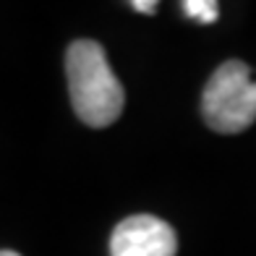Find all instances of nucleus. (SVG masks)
I'll return each mask as SVG.
<instances>
[{
	"label": "nucleus",
	"mask_w": 256,
	"mask_h": 256,
	"mask_svg": "<svg viewBox=\"0 0 256 256\" xmlns=\"http://www.w3.org/2000/svg\"><path fill=\"white\" fill-rule=\"evenodd\" d=\"M66 76L74 110L92 128L112 126L123 112V86L94 40H76L66 52Z\"/></svg>",
	"instance_id": "1"
},
{
	"label": "nucleus",
	"mask_w": 256,
	"mask_h": 256,
	"mask_svg": "<svg viewBox=\"0 0 256 256\" xmlns=\"http://www.w3.org/2000/svg\"><path fill=\"white\" fill-rule=\"evenodd\" d=\"M202 115L217 134H240L256 120V81L243 60H225L209 76Z\"/></svg>",
	"instance_id": "2"
},
{
	"label": "nucleus",
	"mask_w": 256,
	"mask_h": 256,
	"mask_svg": "<svg viewBox=\"0 0 256 256\" xmlns=\"http://www.w3.org/2000/svg\"><path fill=\"white\" fill-rule=\"evenodd\" d=\"M178 238L165 220L152 214L126 217L110 238V256H176Z\"/></svg>",
	"instance_id": "3"
},
{
	"label": "nucleus",
	"mask_w": 256,
	"mask_h": 256,
	"mask_svg": "<svg viewBox=\"0 0 256 256\" xmlns=\"http://www.w3.org/2000/svg\"><path fill=\"white\" fill-rule=\"evenodd\" d=\"M180 8L186 10V16L202 21V24H214L220 16V6L214 0H186Z\"/></svg>",
	"instance_id": "4"
},
{
	"label": "nucleus",
	"mask_w": 256,
	"mask_h": 256,
	"mask_svg": "<svg viewBox=\"0 0 256 256\" xmlns=\"http://www.w3.org/2000/svg\"><path fill=\"white\" fill-rule=\"evenodd\" d=\"M131 8L138 10V14H154V10H157V3H154V0H134Z\"/></svg>",
	"instance_id": "5"
},
{
	"label": "nucleus",
	"mask_w": 256,
	"mask_h": 256,
	"mask_svg": "<svg viewBox=\"0 0 256 256\" xmlns=\"http://www.w3.org/2000/svg\"><path fill=\"white\" fill-rule=\"evenodd\" d=\"M0 256H18L16 251H0Z\"/></svg>",
	"instance_id": "6"
}]
</instances>
